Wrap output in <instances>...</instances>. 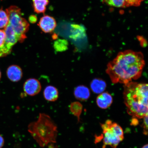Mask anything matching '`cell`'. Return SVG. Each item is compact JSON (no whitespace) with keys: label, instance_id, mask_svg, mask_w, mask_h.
<instances>
[{"label":"cell","instance_id":"7a4b0ae2","mask_svg":"<svg viewBox=\"0 0 148 148\" xmlns=\"http://www.w3.org/2000/svg\"><path fill=\"white\" fill-rule=\"evenodd\" d=\"M123 98L129 114L134 118L148 115V85L131 82L124 86Z\"/></svg>","mask_w":148,"mask_h":148},{"label":"cell","instance_id":"9c48e42d","mask_svg":"<svg viewBox=\"0 0 148 148\" xmlns=\"http://www.w3.org/2000/svg\"><path fill=\"white\" fill-rule=\"evenodd\" d=\"M6 73L9 79L13 82H18L23 77V71L21 68L16 65L9 66Z\"/></svg>","mask_w":148,"mask_h":148},{"label":"cell","instance_id":"44dd1931","mask_svg":"<svg viewBox=\"0 0 148 148\" xmlns=\"http://www.w3.org/2000/svg\"><path fill=\"white\" fill-rule=\"evenodd\" d=\"M5 34L4 30L0 29V47L4 43Z\"/></svg>","mask_w":148,"mask_h":148},{"label":"cell","instance_id":"83f0119b","mask_svg":"<svg viewBox=\"0 0 148 148\" xmlns=\"http://www.w3.org/2000/svg\"><path fill=\"white\" fill-rule=\"evenodd\" d=\"M1 71H0V80H1Z\"/></svg>","mask_w":148,"mask_h":148},{"label":"cell","instance_id":"ffe728a7","mask_svg":"<svg viewBox=\"0 0 148 148\" xmlns=\"http://www.w3.org/2000/svg\"><path fill=\"white\" fill-rule=\"evenodd\" d=\"M143 118V134L147 135L148 134V115L144 116Z\"/></svg>","mask_w":148,"mask_h":148},{"label":"cell","instance_id":"e0dca14e","mask_svg":"<svg viewBox=\"0 0 148 148\" xmlns=\"http://www.w3.org/2000/svg\"><path fill=\"white\" fill-rule=\"evenodd\" d=\"M68 43L66 40L58 39L54 42L53 44L55 50L57 52H62L68 49Z\"/></svg>","mask_w":148,"mask_h":148},{"label":"cell","instance_id":"8fae6325","mask_svg":"<svg viewBox=\"0 0 148 148\" xmlns=\"http://www.w3.org/2000/svg\"><path fill=\"white\" fill-rule=\"evenodd\" d=\"M74 95L77 99L85 101L89 98L90 93L87 87L84 86H79L75 89Z\"/></svg>","mask_w":148,"mask_h":148},{"label":"cell","instance_id":"6da1fadb","mask_svg":"<svg viewBox=\"0 0 148 148\" xmlns=\"http://www.w3.org/2000/svg\"><path fill=\"white\" fill-rule=\"evenodd\" d=\"M145 64L143 53L127 50L119 53L109 63L106 72L113 83L125 84L139 78Z\"/></svg>","mask_w":148,"mask_h":148},{"label":"cell","instance_id":"ba28073f","mask_svg":"<svg viewBox=\"0 0 148 148\" xmlns=\"http://www.w3.org/2000/svg\"><path fill=\"white\" fill-rule=\"evenodd\" d=\"M24 91L29 96H34L38 94L41 89V85L38 80L35 79H28L24 83Z\"/></svg>","mask_w":148,"mask_h":148},{"label":"cell","instance_id":"4fadbf2b","mask_svg":"<svg viewBox=\"0 0 148 148\" xmlns=\"http://www.w3.org/2000/svg\"><path fill=\"white\" fill-rule=\"evenodd\" d=\"M90 87L94 93L101 94L106 89V84L102 79H96L92 81L90 83Z\"/></svg>","mask_w":148,"mask_h":148},{"label":"cell","instance_id":"8992f818","mask_svg":"<svg viewBox=\"0 0 148 148\" xmlns=\"http://www.w3.org/2000/svg\"><path fill=\"white\" fill-rule=\"evenodd\" d=\"M4 30L5 34L4 43L0 47V58L7 56L12 51V47L18 41L19 38L10 25H7Z\"/></svg>","mask_w":148,"mask_h":148},{"label":"cell","instance_id":"277c9868","mask_svg":"<svg viewBox=\"0 0 148 148\" xmlns=\"http://www.w3.org/2000/svg\"><path fill=\"white\" fill-rule=\"evenodd\" d=\"M9 18V24L15 32L20 42H23L26 38V33L28 31L29 24L22 16L21 9L12 5L6 9Z\"/></svg>","mask_w":148,"mask_h":148},{"label":"cell","instance_id":"7402d4cb","mask_svg":"<svg viewBox=\"0 0 148 148\" xmlns=\"http://www.w3.org/2000/svg\"><path fill=\"white\" fill-rule=\"evenodd\" d=\"M127 5L128 6H138L140 5V3L139 2L138 0H126Z\"/></svg>","mask_w":148,"mask_h":148},{"label":"cell","instance_id":"2e32d148","mask_svg":"<svg viewBox=\"0 0 148 148\" xmlns=\"http://www.w3.org/2000/svg\"><path fill=\"white\" fill-rule=\"evenodd\" d=\"M82 106L78 102H75L71 103L70 110L74 116H76L78 121L80 120V116L82 110Z\"/></svg>","mask_w":148,"mask_h":148},{"label":"cell","instance_id":"9a60e30c","mask_svg":"<svg viewBox=\"0 0 148 148\" xmlns=\"http://www.w3.org/2000/svg\"><path fill=\"white\" fill-rule=\"evenodd\" d=\"M34 12L37 14L44 13L46 6L49 4V0H32Z\"/></svg>","mask_w":148,"mask_h":148},{"label":"cell","instance_id":"7c38bea8","mask_svg":"<svg viewBox=\"0 0 148 148\" xmlns=\"http://www.w3.org/2000/svg\"><path fill=\"white\" fill-rule=\"evenodd\" d=\"M44 97L47 101H55L58 97V92L57 89L52 86L46 87L44 92Z\"/></svg>","mask_w":148,"mask_h":148},{"label":"cell","instance_id":"5b68a950","mask_svg":"<svg viewBox=\"0 0 148 148\" xmlns=\"http://www.w3.org/2000/svg\"><path fill=\"white\" fill-rule=\"evenodd\" d=\"M101 126L103 130V134L101 135L103 148L109 145L113 148H116L120 142L123 140V129L118 124L113 123L110 120H107L104 124H101Z\"/></svg>","mask_w":148,"mask_h":148},{"label":"cell","instance_id":"4316f807","mask_svg":"<svg viewBox=\"0 0 148 148\" xmlns=\"http://www.w3.org/2000/svg\"><path fill=\"white\" fill-rule=\"evenodd\" d=\"M148 144H146V145H144L143 147L142 148H148Z\"/></svg>","mask_w":148,"mask_h":148},{"label":"cell","instance_id":"d4e9b609","mask_svg":"<svg viewBox=\"0 0 148 148\" xmlns=\"http://www.w3.org/2000/svg\"><path fill=\"white\" fill-rule=\"evenodd\" d=\"M5 140L2 136L0 134V148H2L4 146Z\"/></svg>","mask_w":148,"mask_h":148},{"label":"cell","instance_id":"cb8c5ba5","mask_svg":"<svg viewBox=\"0 0 148 148\" xmlns=\"http://www.w3.org/2000/svg\"><path fill=\"white\" fill-rule=\"evenodd\" d=\"M139 38H138L140 42V44H142V46H145L147 45V42L145 41V40L143 38V37L139 36Z\"/></svg>","mask_w":148,"mask_h":148},{"label":"cell","instance_id":"484cf974","mask_svg":"<svg viewBox=\"0 0 148 148\" xmlns=\"http://www.w3.org/2000/svg\"><path fill=\"white\" fill-rule=\"evenodd\" d=\"M48 148H57V146L55 145L54 144H51L48 146Z\"/></svg>","mask_w":148,"mask_h":148},{"label":"cell","instance_id":"5bb4252c","mask_svg":"<svg viewBox=\"0 0 148 148\" xmlns=\"http://www.w3.org/2000/svg\"><path fill=\"white\" fill-rule=\"evenodd\" d=\"M71 34L70 38L74 40H77L85 36L86 30L82 25L72 24L71 25Z\"/></svg>","mask_w":148,"mask_h":148},{"label":"cell","instance_id":"d6986e66","mask_svg":"<svg viewBox=\"0 0 148 148\" xmlns=\"http://www.w3.org/2000/svg\"><path fill=\"white\" fill-rule=\"evenodd\" d=\"M9 18L7 12L2 8L0 9V29L5 28L9 24Z\"/></svg>","mask_w":148,"mask_h":148},{"label":"cell","instance_id":"3957f363","mask_svg":"<svg viewBox=\"0 0 148 148\" xmlns=\"http://www.w3.org/2000/svg\"><path fill=\"white\" fill-rule=\"evenodd\" d=\"M28 131L40 147L56 143L57 127L47 114H40L36 121L29 124Z\"/></svg>","mask_w":148,"mask_h":148},{"label":"cell","instance_id":"603a6c76","mask_svg":"<svg viewBox=\"0 0 148 148\" xmlns=\"http://www.w3.org/2000/svg\"><path fill=\"white\" fill-rule=\"evenodd\" d=\"M37 19V18L36 16L34 15H32L29 16V22L32 23H36Z\"/></svg>","mask_w":148,"mask_h":148},{"label":"cell","instance_id":"52a82bcc","mask_svg":"<svg viewBox=\"0 0 148 148\" xmlns=\"http://www.w3.org/2000/svg\"><path fill=\"white\" fill-rule=\"evenodd\" d=\"M38 25L43 32L51 33L56 27V21L54 18L48 15H45L40 18Z\"/></svg>","mask_w":148,"mask_h":148},{"label":"cell","instance_id":"30bf717a","mask_svg":"<svg viewBox=\"0 0 148 148\" xmlns=\"http://www.w3.org/2000/svg\"><path fill=\"white\" fill-rule=\"evenodd\" d=\"M112 103V98L108 92H103L97 97V103L99 108L106 109L110 106Z\"/></svg>","mask_w":148,"mask_h":148},{"label":"cell","instance_id":"f1b7e54d","mask_svg":"<svg viewBox=\"0 0 148 148\" xmlns=\"http://www.w3.org/2000/svg\"><path fill=\"white\" fill-rule=\"evenodd\" d=\"M139 2H140V3H141V2L143 1V0H138Z\"/></svg>","mask_w":148,"mask_h":148},{"label":"cell","instance_id":"ac0fdd59","mask_svg":"<svg viewBox=\"0 0 148 148\" xmlns=\"http://www.w3.org/2000/svg\"><path fill=\"white\" fill-rule=\"evenodd\" d=\"M104 1L105 3L111 6L118 8L128 7L126 0H104Z\"/></svg>","mask_w":148,"mask_h":148}]
</instances>
